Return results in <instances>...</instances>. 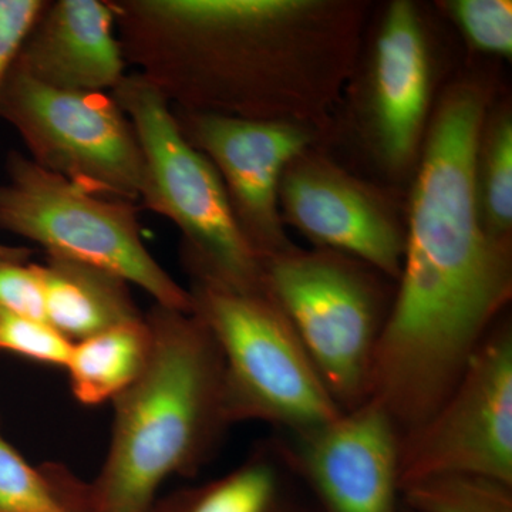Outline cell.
<instances>
[{"label": "cell", "instance_id": "1", "mask_svg": "<svg viewBox=\"0 0 512 512\" xmlns=\"http://www.w3.org/2000/svg\"><path fill=\"white\" fill-rule=\"evenodd\" d=\"M487 107L481 84H454L421 147L402 272L369 393L402 431L439 409L511 301V239L488 234L478 211Z\"/></svg>", "mask_w": 512, "mask_h": 512}, {"label": "cell", "instance_id": "2", "mask_svg": "<svg viewBox=\"0 0 512 512\" xmlns=\"http://www.w3.org/2000/svg\"><path fill=\"white\" fill-rule=\"evenodd\" d=\"M127 66L174 109L325 127L356 69L366 3L109 0Z\"/></svg>", "mask_w": 512, "mask_h": 512}, {"label": "cell", "instance_id": "3", "mask_svg": "<svg viewBox=\"0 0 512 512\" xmlns=\"http://www.w3.org/2000/svg\"><path fill=\"white\" fill-rule=\"evenodd\" d=\"M151 352L143 373L113 400L109 453L82 484L89 512H151L161 485L201 470L232 426L224 362L194 312L153 303L144 313Z\"/></svg>", "mask_w": 512, "mask_h": 512}, {"label": "cell", "instance_id": "4", "mask_svg": "<svg viewBox=\"0 0 512 512\" xmlns=\"http://www.w3.org/2000/svg\"><path fill=\"white\" fill-rule=\"evenodd\" d=\"M136 128L144 156L141 207L181 232L191 284L265 292L264 259L242 234L214 165L181 134L170 103L141 74L111 92Z\"/></svg>", "mask_w": 512, "mask_h": 512}, {"label": "cell", "instance_id": "5", "mask_svg": "<svg viewBox=\"0 0 512 512\" xmlns=\"http://www.w3.org/2000/svg\"><path fill=\"white\" fill-rule=\"evenodd\" d=\"M264 278L340 409L367 402L394 293L386 276L339 252L291 245L265 259Z\"/></svg>", "mask_w": 512, "mask_h": 512}, {"label": "cell", "instance_id": "6", "mask_svg": "<svg viewBox=\"0 0 512 512\" xmlns=\"http://www.w3.org/2000/svg\"><path fill=\"white\" fill-rule=\"evenodd\" d=\"M188 291L192 312L220 348L231 424L261 421L295 434L343 413L298 333L266 291L202 284H191Z\"/></svg>", "mask_w": 512, "mask_h": 512}, {"label": "cell", "instance_id": "7", "mask_svg": "<svg viewBox=\"0 0 512 512\" xmlns=\"http://www.w3.org/2000/svg\"><path fill=\"white\" fill-rule=\"evenodd\" d=\"M0 184V229L35 242L47 256L109 269L154 303L192 312V298L148 251L137 202L101 197L10 151Z\"/></svg>", "mask_w": 512, "mask_h": 512}, {"label": "cell", "instance_id": "8", "mask_svg": "<svg viewBox=\"0 0 512 512\" xmlns=\"http://www.w3.org/2000/svg\"><path fill=\"white\" fill-rule=\"evenodd\" d=\"M0 119L43 170L101 197L140 200L143 150L111 93L50 89L13 67L0 94Z\"/></svg>", "mask_w": 512, "mask_h": 512}, {"label": "cell", "instance_id": "9", "mask_svg": "<svg viewBox=\"0 0 512 512\" xmlns=\"http://www.w3.org/2000/svg\"><path fill=\"white\" fill-rule=\"evenodd\" d=\"M440 474L512 484V326L503 318L481 343L439 409L400 439V490Z\"/></svg>", "mask_w": 512, "mask_h": 512}, {"label": "cell", "instance_id": "10", "mask_svg": "<svg viewBox=\"0 0 512 512\" xmlns=\"http://www.w3.org/2000/svg\"><path fill=\"white\" fill-rule=\"evenodd\" d=\"M173 110L188 144L214 165L242 234L262 259L291 247L279 207L288 165L311 150L316 128Z\"/></svg>", "mask_w": 512, "mask_h": 512}, {"label": "cell", "instance_id": "11", "mask_svg": "<svg viewBox=\"0 0 512 512\" xmlns=\"http://www.w3.org/2000/svg\"><path fill=\"white\" fill-rule=\"evenodd\" d=\"M282 439L313 511H402V433L380 404L369 399Z\"/></svg>", "mask_w": 512, "mask_h": 512}, {"label": "cell", "instance_id": "12", "mask_svg": "<svg viewBox=\"0 0 512 512\" xmlns=\"http://www.w3.org/2000/svg\"><path fill=\"white\" fill-rule=\"evenodd\" d=\"M279 207L284 224L316 248L357 259L390 281L399 279L406 232L393 212L379 194L312 148L282 175Z\"/></svg>", "mask_w": 512, "mask_h": 512}, {"label": "cell", "instance_id": "13", "mask_svg": "<svg viewBox=\"0 0 512 512\" xmlns=\"http://www.w3.org/2000/svg\"><path fill=\"white\" fill-rule=\"evenodd\" d=\"M431 99V62L419 9L407 0L384 13L369 72L367 127L376 156L404 173L423 147Z\"/></svg>", "mask_w": 512, "mask_h": 512}, {"label": "cell", "instance_id": "14", "mask_svg": "<svg viewBox=\"0 0 512 512\" xmlns=\"http://www.w3.org/2000/svg\"><path fill=\"white\" fill-rule=\"evenodd\" d=\"M13 67L50 89L113 92L127 63L109 0H49Z\"/></svg>", "mask_w": 512, "mask_h": 512}, {"label": "cell", "instance_id": "15", "mask_svg": "<svg viewBox=\"0 0 512 512\" xmlns=\"http://www.w3.org/2000/svg\"><path fill=\"white\" fill-rule=\"evenodd\" d=\"M151 512H315L282 437L256 443L221 477L157 500Z\"/></svg>", "mask_w": 512, "mask_h": 512}, {"label": "cell", "instance_id": "16", "mask_svg": "<svg viewBox=\"0 0 512 512\" xmlns=\"http://www.w3.org/2000/svg\"><path fill=\"white\" fill-rule=\"evenodd\" d=\"M36 269L46 323L72 345L144 318L130 284L109 269L57 256Z\"/></svg>", "mask_w": 512, "mask_h": 512}, {"label": "cell", "instance_id": "17", "mask_svg": "<svg viewBox=\"0 0 512 512\" xmlns=\"http://www.w3.org/2000/svg\"><path fill=\"white\" fill-rule=\"evenodd\" d=\"M151 352L146 316L73 343L64 369L84 406L113 402L143 373Z\"/></svg>", "mask_w": 512, "mask_h": 512}, {"label": "cell", "instance_id": "18", "mask_svg": "<svg viewBox=\"0 0 512 512\" xmlns=\"http://www.w3.org/2000/svg\"><path fill=\"white\" fill-rule=\"evenodd\" d=\"M79 490L62 468L36 470L0 436V512H87Z\"/></svg>", "mask_w": 512, "mask_h": 512}, {"label": "cell", "instance_id": "19", "mask_svg": "<svg viewBox=\"0 0 512 512\" xmlns=\"http://www.w3.org/2000/svg\"><path fill=\"white\" fill-rule=\"evenodd\" d=\"M478 211L488 234L511 239L512 231V119L501 110L485 120L476 163Z\"/></svg>", "mask_w": 512, "mask_h": 512}, {"label": "cell", "instance_id": "20", "mask_svg": "<svg viewBox=\"0 0 512 512\" xmlns=\"http://www.w3.org/2000/svg\"><path fill=\"white\" fill-rule=\"evenodd\" d=\"M402 504L414 512H512V484L474 474H440L404 485Z\"/></svg>", "mask_w": 512, "mask_h": 512}, {"label": "cell", "instance_id": "21", "mask_svg": "<svg viewBox=\"0 0 512 512\" xmlns=\"http://www.w3.org/2000/svg\"><path fill=\"white\" fill-rule=\"evenodd\" d=\"M443 8L471 46L483 53L510 59L512 3L510 0H451Z\"/></svg>", "mask_w": 512, "mask_h": 512}, {"label": "cell", "instance_id": "22", "mask_svg": "<svg viewBox=\"0 0 512 512\" xmlns=\"http://www.w3.org/2000/svg\"><path fill=\"white\" fill-rule=\"evenodd\" d=\"M70 349L72 343L63 339L46 322L0 306V352L64 367Z\"/></svg>", "mask_w": 512, "mask_h": 512}, {"label": "cell", "instance_id": "23", "mask_svg": "<svg viewBox=\"0 0 512 512\" xmlns=\"http://www.w3.org/2000/svg\"><path fill=\"white\" fill-rule=\"evenodd\" d=\"M0 306L46 322L36 264H29L26 259L0 256Z\"/></svg>", "mask_w": 512, "mask_h": 512}, {"label": "cell", "instance_id": "24", "mask_svg": "<svg viewBox=\"0 0 512 512\" xmlns=\"http://www.w3.org/2000/svg\"><path fill=\"white\" fill-rule=\"evenodd\" d=\"M47 0H0V94Z\"/></svg>", "mask_w": 512, "mask_h": 512}, {"label": "cell", "instance_id": "25", "mask_svg": "<svg viewBox=\"0 0 512 512\" xmlns=\"http://www.w3.org/2000/svg\"><path fill=\"white\" fill-rule=\"evenodd\" d=\"M33 251L29 248L8 247V245L0 244V256H9V258H20L29 261Z\"/></svg>", "mask_w": 512, "mask_h": 512}, {"label": "cell", "instance_id": "26", "mask_svg": "<svg viewBox=\"0 0 512 512\" xmlns=\"http://www.w3.org/2000/svg\"><path fill=\"white\" fill-rule=\"evenodd\" d=\"M400 512H414V511L409 510V508L404 507V505L402 504V511H400Z\"/></svg>", "mask_w": 512, "mask_h": 512}]
</instances>
